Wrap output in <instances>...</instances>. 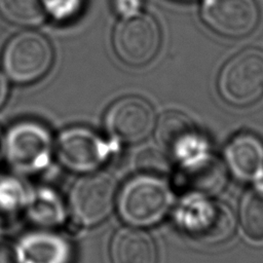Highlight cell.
Instances as JSON below:
<instances>
[{
	"label": "cell",
	"mask_w": 263,
	"mask_h": 263,
	"mask_svg": "<svg viewBox=\"0 0 263 263\" xmlns=\"http://www.w3.org/2000/svg\"><path fill=\"white\" fill-rule=\"evenodd\" d=\"M115 192V182L107 174H93L79 179L70 192L73 217L84 225L98 224L111 212Z\"/></svg>",
	"instance_id": "8992f818"
},
{
	"label": "cell",
	"mask_w": 263,
	"mask_h": 263,
	"mask_svg": "<svg viewBox=\"0 0 263 263\" xmlns=\"http://www.w3.org/2000/svg\"><path fill=\"white\" fill-rule=\"evenodd\" d=\"M63 252L61 240L53 236H32L23 243L20 249V257L24 263H55L63 256H54V253Z\"/></svg>",
	"instance_id": "2e32d148"
},
{
	"label": "cell",
	"mask_w": 263,
	"mask_h": 263,
	"mask_svg": "<svg viewBox=\"0 0 263 263\" xmlns=\"http://www.w3.org/2000/svg\"><path fill=\"white\" fill-rule=\"evenodd\" d=\"M0 14L16 26H37L45 17L43 0H0Z\"/></svg>",
	"instance_id": "9a60e30c"
},
{
	"label": "cell",
	"mask_w": 263,
	"mask_h": 263,
	"mask_svg": "<svg viewBox=\"0 0 263 263\" xmlns=\"http://www.w3.org/2000/svg\"><path fill=\"white\" fill-rule=\"evenodd\" d=\"M154 124L151 105L140 97H124L115 102L106 114L109 133L122 142H138L149 135Z\"/></svg>",
	"instance_id": "ba28073f"
},
{
	"label": "cell",
	"mask_w": 263,
	"mask_h": 263,
	"mask_svg": "<svg viewBox=\"0 0 263 263\" xmlns=\"http://www.w3.org/2000/svg\"><path fill=\"white\" fill-rule=\"evenodd\" d=\"M224 182L223 166L211 156L188 159L176 177L177 186L181 190L201 194L218 191Z\"/></svg>",
	"instance_id": "8fae6325"
},
{
	"label": "cell",
	"mask_w": 263,
	"mask_h": 263,
	"mask_svg": "<svg viewBox=\"0 0 263 263\" xmlns=\"http://www.w3.org/2000/svg\"><path fill=\"white\" fill-rule=\"evenodd\" d=\"M156 138L165 150L175 155H185L194 150L198 135L187 115L179 111H168L158 120Z\"/></svg>",
	"instance_id": "4fadbf2b"
},
{
	"label": "cell",
	"mask_w": 263,
	"mask_h": 263,
	"mask_svg": "<svg viewBox=\"0 0 263 263\" xmlns=\"http://www.w3.org/2000/svg\"><path fill=\"white\" fill-rule=\"evenodd\" d=\"M200 15L213 32L232 39L250 35L260 21L255 0H204Z\"/></svg>",
	"instance_id": "5b68a950"
},
{
	"label": "cell",
	"mask_w": 263,
	"mask_h": 263,
	"mask_svg": "<svg viewBox=\"0 0 263 263\" xmlns=\"http://www.w3.org/2000/svg\"><path fill=\"white\" fill-rule=\"evenodd\" d=\"M114 10L121 16H129L139 12L142 0H112Z\"/></svg>",
	"instance_id": "ffe728a7"
},
{
	"label": "cell",
	"mask_w": 263,
	"mask_h": 263,
	"mask_svg": "<svg viewBox=\"0 0 263 263\" xmlns=\"http://www.w3.org/2000/svg\"><path fill=\"white\" fill-rule=\"evenodd\" d=\"M161 43V33L156 21L149 14L136 13L124 16L115 27L113 48L124 64L140 67L154 59Z\"/></svg>",
	"instance_id": "3957f363"
},
{
	"label": "cell",
	"mask_w": 263,
	"mask_h": 263,
	"mask_svg": "<svg viewBox=\"0 0 263 263\" xmlns=\"http://www.w3.org/2000/svg\"><path fill=\"white\" fill-rule=\"evenodd\" d=\"M111 259L113 263H155L154 242L143 231L123 228L112 239Z\"/></svg>",
	"instance_id": "5bb4252c"
},
{
	"label": "cell",
	"mask_w": 263,
	"mask_h": 263,
	"mask_svg": "<svg viewBox=\"0 0 263 263\" xmlns=\"http://www.w3.org/2000/svg\"><path fill=\"white\" fill-rule=\"evenodd\" d=\"M177 1H181V2H189V1H193V0H177Z\"/></svg>",
	"instance_id": "7402d4cb"
},
{
	"label": "cell",
	"mask_w": 263,
	"mask_h": 263,
	"mask_svg": "<svg viewBox=\"0 0 263 263\" xmlns=\"http://www.w3.org/2000/svg\"><path fill=\"white\" fill-rule=\"evenodd\" d=\"M170 202V192L162 181L151 176H140L130 180L122 189L119 212L126 222L146 226L159 221Z\"/></svg>",
	"instance_id": "277c9868"
},
{
	"label": "cell",
	"mask_w": 263,
	"mask_h": 263,
	"mask_svg": "<svg viewBox=\"0 0 263 263\" xmlns=\"http://www.w3.org/2000/svg\"><path fill=\"white\" fill-rule=\"evenodd\" d=\"M240 221L245 233L253 240H263V190H252L240 204Z\"/></svg>",
	"instance_id": "e0dca14e"
},
{
	"label": "cell",
	"mask_w": 263,
	"mask_h": 263,
	"mask_svg": "<svg viewBox=\"0 0 263 263\" xmlns=\"http://www.w3.org/2000/svg\"><path fill=\"white\" fill-rule=\"evenodd\" d=\"M85 0H43L45 12L54 21L65 23L79 15Z\"/></svg>",
	"instance_id": "ac0fdd59"
},
{
	"label": "cell",
	"mask_w": 263,
	"mask_h": 263,
	"mask_svg": "<svg viewBox=\"0 0 263 263\" xmlns=\"http://www.w3.org/2000/svg\"><path fill=\"white\" fill-rule=\"evenodd\" d=\"M107 147L99 136L86 128H70L59 138L57 153L67 167L86 172L98 167L107 155Z\"/></svg>",
	"instance_id": "9c48e42d"
},
{
	"label": "cell",
	"mask_w": 263,
	"mask_h": 263,
	"mask_svg": "<svg viewBox=\"0 0 263 263\" xmlns=\"http://www.w3.org/2000/svg\"><path fill=\"white\" fill-rule=\"evenodd\" d=\"M225 156L231 172L241 180H253L263 171V144L252 134L235 136L227 145Z\"/></svg>",
	"instance_id": "7c38bea8"
},
{
	"label": "cell",
	"mask_w": 263,
	"mask_h": 263,
	"mask_svg": "<svg viewBox=\"0 0 263 263\" xmlns=\"http://www.w3.org/2000/svg\"><path fill=\"white\" fill-rule=\"evenodd\" d=\"M136 164L139 168L148 173L166 174L170 162L163 153L153 148H146L137 154Z\"/></svg>",
	"instance_id": "d6986e66"
},
{
	"label": "cell",
	"mask_w": 263,
	"mask_h": 263,
	"mask_svg": "<svg viewBox=\"0 0 263 263\" xmlns=\"http://www.w3.org/2000/svg\"><path fill=\"white\" fill-rule=\"evenodd\" d=\"M222 98L234 106H247L263 93V51L245 49L232 57L222 68L218 78Z\"/></svg>",
	"instance_id": "7a4b0ae2"
},
{
	"label": "cell",
	"mask_w": 263,
	"mask_h": 263,
	"mask_svg": "<svg viewBox=\"0 0 263 263\" xmlns=\"http://www.w3.org/2000/svg\"><path fill=\"white\" fill-rule=\"evenodd\" d=\"M187 233L205 243H218L233 233L235 220L231 210L220 202L196 200L188 203L181 214Z\"/></svg>",
	"instance_id": "52a82bcc"
},
{
	"label": "cell",
	"mask_w": 263,
	"mask_h": 263,
	"mask_svg": "<svg viewBox=\"0 0 263 263\" xmlns=\"http://www.w3.org/2000/svg\"><path fill=\"white\" fill-rule=\"evenodd\" d=\"M53 61L49 41L37 32H22L12 37L2 54V65L8 77L16 83H31L44 76Z\"/></svg>",
	"instance_id": "6da1fadb"
},
{
	"label": "cell",
	"mask_w": 263,
	"mask_h": 263,
	"mask_svg": "<svg viewBox=\"0 0 263 263\" xmlns=\"http://www.w3.org/2000/svg\"><path fill=\"white\" fill-rule=\"evenodd\" d=\"M8 92V85L6 79L3 77V75L0 73V107L5 102L6 97Z\"/></svg>",
	"instance_id": "44dd1931"
},
{
	"label": "cell",
	"mask_w": 263,
	"mask_h": 263,
	"mask_svg": "<svg viewBox=\"0 0 263 263\" xmlns=\"http://www.w3.org/2000/svg\"><path fill=\"white\" fill-rule=\"evenodd\" d=\"M49 147V135L42 126L24 122L10 129L5 148L13 165L21 170H33L45 162Z\"/></svg>",
	"instance_id": "30bf717a"
}]
</instances>
